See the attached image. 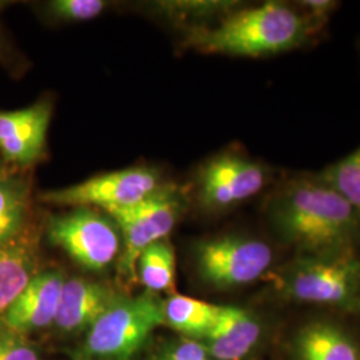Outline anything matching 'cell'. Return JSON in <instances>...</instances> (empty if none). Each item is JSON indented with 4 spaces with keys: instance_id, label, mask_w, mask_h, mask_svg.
Masks as SVG:
<instances>
[{
    "instance_id": "20",
    "label": "cell",
    "mask_w": 360,
    "mask_h": 360,
    "mask_svg": "<svg viewBox=\"0 0 360 360\" xmlns=\"http://www.w3.org/2000/svg\"><path fill=\"white\" fill-rule=\"evenodd\" d=\"M53 16L63 20H90L105 8L102 0H55L49 3Z\"/></svg>"
},
{
    "instance_id": "23",
    "label": "cell",
    "mask_w": 360,
    "mask_h": 360,
    "mask_svg": "<svg viewBox=\"0 0 360 360\" xmlns=\"http://www.w3.org/2000/svg\"><path fill=\"white\" fill-rule=\"evenodd\" d=\"M299 8L304 13L309 22L321 30L328 22L331 13H334L338 3L331 0H306L299 1Z\"/></svg>"
},
{
    "instance_id": "6",
    "label": "cell",
    "mask_w": 360,
    "mask_h": 360,
    "mask_svg": "<svg viewBox=\"0 0 360 360\" xmlns=\"http://www.w3.org/2000/svg\"><path fill=\"white\" fill-rule=\"evenodd\" d=\"M183 210L181 195L174 187H159L132 206L107 211L123 231V252L119 257V272L123 276L135 274L138 259L144 248L165 240Z\"/></svg>"
},
{
    "instance_id": "12",
    "label": "cell",
    "mask_w": 360,
    "mask_h": 360,
    "mask_svg": "<svg viewBox=\"0 0 360 360\" xmlns=\"http://www.w3.org/2000/svg\"><path fill=\"white\" fill-rule=\"evenodd\" d=\"M262 331L257 316L247 309L219 306L215 322L199 342L211 359L243 360L257 347Z\"/></svg>"
},
{
    "instance_id": "14",
    "label": "cell",
    "mask_w": 360,
    "mask_h": 360,
    "mask_svg": "<svg viewBox=\"0 0 360 360\" xmlns=\"http://www.w3.org/2000/svg\"><path fill=\"white\" fill-rule=\"evenodd\" d=\"M295 360H360V346L339 324L314 321L302 326L292 338Z\"/></svg>"
},
{
    "instance_id": "13",
    "label": "cell",
    "mask_w": 360,
    "mask_h": 360,
    "mask_svg": "<svg viewBox=\"0 0 360 360\" xmlns=\"http://www.w3.org/2000/svg\"><path fill=\"white\" fill-rule=\"evenodd\" d=\"M119 296L104 284L82 278L65 281L53 326L65 333L89 331Z\"/></svg>"
},
{
    "instance_id": "1",
    "label": "cell",
    "mask_w": 360,
    "mask_h": 360,
    "mask_svg": "<svg viewBox=\"0 0 360 360\" xmlns=\"http://www.w3.org/2000/svg\"><path fill=\"white\" fill-rule=\"evenodd\" d=\"M267 214L275 233L296 254L356 250L360 242L359 211L319 174L285 180Z\"/></svg>"
},
{
    "instance_id": "4",
    "label": "cell",
    "mask_w": 360,
    "mask_h": 360,
    "mask_svg": "<svg viewBox=\"0 0 360 360\" xmlns=\"http://www.w3.org/2000/svg\"><path fill=\"white\" fill-rule=\"evenodd\" d=\"M166 324L163 302L151 294L117 297L87 331L83 351L99 360H131Z\"/></svg>"
},
{
    "instance_id": "22",
    "label": "cell",
    "mask_w": 360,
    "mask_h": 360,
    "mask_svg": "<svg viewBox=\"0 0 360 360\" xmlns=\"http://www.w3.org/2000/svg\"><path fill=\"white\" fill-rule=\"evenodd\" d=\"M153 360H212L206 348L198 340L193 339H180L178 342H172L166 347L162 348Z\"/></svg>"
},
{
    "instance_id": "11",
    "label": "cell",
    "mask_w": 360,
    "mask_h": 360,
    "mask_svg": "<svg viewBox=\"0 0 360 360\" xmlns=\"http://www.w3.org/2000/svg\"><path fill=\"white\" fill-rule=\"evenodd\" d=\"M51 119V103L39 102L23 110L0 111V151L15 163L30 165L43 153Z\"/></svg>"
},
{
    "instance_id": "25",
    "label": "cell",
    "mask_w": 360,
    "mask_h": 360,
    "mask_svg": "<svg viewBox=\"0 0 360 360\" xmlns=\"http://www.w3.org/2000/svg\"><path fill=\"white\" fill-rule=\"evenodd\" d=\"M77 360H86V359H77Z\"/></svg>"
},
{
    "instance_id": "19",
    "label": "cell",
    "mask_w": 360,
    "mask_h": 360,
    "mask_svg": "<svg viewBox=\"0 0 360 360\" xmlns=\"http://www.w3.org/2000/svg\"><path fill=\"white\" fill-rule=\"evenodd\" d=\"M319 176L342 193L360 212V147L324 168L319 172Z\"/></svg>"
},
{
    "instance_id": "15",
    "label": "cell",
    "mask_w": 360,
    "mask_h": 360,
    "mask_svg": "<svg viewBox=\"0 0 360 360\" xmlns=\"http://www.w3.org/2000/svg\"><path fill=\"white\" fill-rule=\"evenodd\" d=\"M163 311L168 327L199 342L215 322L219 306L176 294L163 302Z\"/></svg>"
},
{
    "instance_id": "10",
    "label": "cell",
    "mask_w": 360,
    "mask_h": 360,
    "mask_svg": "<svg viewBox=\"0 0 360 360\" xmlns=\"http://www.w3.org/2000/svg\"><path fill=\"white\" fill-rule=\"evenodd\" d=\"M65 282V276L59 271L34 275L1 318V324L20 335L51 326Z\"/></svg>"
},
{
    "instance_id": "9",
    "label": "cell",
    "mask_w": 360,
    "mask_h": 360,
    "mask_svg": "<svg viewBox=\"0 0 360 360\" xmlns=\"http://www.w3.org/2000/svg\"><path fill=\"white\" fill-rule=\"evenodd\" d=\"M270 178L269 168L245 155H219L200 171L199 198L207 210H227L264 190Z\"/></svg>"
},
{
    "instance_id": "17",
    "label": "cell",
    "mask_w": 360,
    "mask_h": 360,
    "mask_svg": "<svg viewBox=\"0 0 360 360\" xmlns=\"http://www.w3.org/2000/svg\"><path fill=\"white\" fill-rule=\"evenodd\" d=\"M136 267L141 282L148 291L159 292L172 288L175 279V255L167 242L160 240L144 248Z\"/></svg>"
},
{
    "instance_id": "7",
    "label": "cell",
    "mask_w": 360,
    "mask_h": 360,
    "mask_svg": "<svg viewBox=\"0 0 360 360\" xmlns=\"http://www.w3.org/2000/svg\"><path fill=\"white\" fill-rule=\"evenodd\" d=\"M49 238L51 243L62 247L89 270L107 269L119 254L115 226L89 207H79L72 212L52 219Z\"/></svg>"
},
{
    "instance_id": "18",
    "label": "cell",
    "mask_w": 360,
    "mask_h": 360,
    "mask_svg": "<svg viewBox=\"0 0 360 360\" xmlns=\"http://www.w3.org/2000/svg\"><path fill=\"white\" fill-rule=\"evenodd\" d=\"M27 186L23 181L0 179V248L13 243L26 219Z\"/></svg>"
},
{
    "instance_id": "24",
    "label": "cell",
    "mask_w": 360,
    "mask_h": 360,
    "mask_svg": "<svg viewBox=\"0 0 360 360\" xmlns=\"http://www.w3.org/2000/svg\"><path fill=\"white\" fill-rule=\"evenodd\" d=\"M4 50V46H3V39L0 37V55H1V52Z\"/></svg>"
},
{
    "instance_id": "2",
    "label": "cell",
    "mask_w": 360,
    "mask_h": 360,
    "mask_svg": "<svg viewBox=\"0 0 360 360\" xmlns=\"http://www.w3.org/2000/svg\"><path fill=\"white\" fill-rule=\"evenodd\" d=\"M318 32L299 6L267 1L230 13L219 26L195 27L187 43L207 53L260 58L299 49Z\"/></svg>"
},
{
    "instance_id": "21",
    "label": "cell",
    "mask_w": 360,
    "mask_h": 360,
    "mask_svg": "<svg viewBox=\"0 0 360 360\" xmlns=\"http://www.w3.org/2000/svg\"><path fill=\"white\" fill-rule=\"evenodd\" d=\"M0 360H39L38 352L23 335L0 328Z\"/></svg>"
},
{
    "instance_id": "16",
    "label": "cell",
    "mask_w": 360,
    "mask_h": 360,
    "mask_svg": "<svg viewBox=\"0 0 360 360\" xmlns=\"http://www.w3.org/2000/svg\"><path fill=\"white\" fill-rule=\"evenodd\" d=\"M34 272V257L26 245L15 242L0 248V322L25 290Z\"/></svg>"
},
{
    "instance_id": "3",
    "label": "cell",
    "mask_w": 360,
    "mask_h": 360,
    "mask_svg": "<svg viewBox=\"0 0 360 360\" xmlns=\"http://www.w3.org/2000/svg\"><path fill=\"white\" fill-rule=\"evenodd\" d=\"M285 300L360 312V257L356 250L296 254L272 276Z\"/></svg>"
},
{
    "instance_id": "8",
    "label": "cell",
    "mask_w": 360,
    "mask_h": 360,
    "mask_svg": "<svg viewBox=\"0 0 360 360\" xmlns=\"http://www.w3.org/2000/svg\"><path fill=\"white\" fill-rule=\"evenodd\" d=\"M159 188L151 168L132 167L103 174L63 190L43 193L41 200L60 206H96L105 211L132 206Z\"/></svg>"
},
{
    "instance_id": "5",
    "label": "cell",
    "mask_w": 360,
    "mask_h": 360,
    "mask_svg": "<svg viewBox=\"0 0 360 360\" xmlns=\"http://www.w3.org/2000/svg\"><path fill=\"white\" fill-rule=\"evenodd\" d=\"M274 259L269 243L245 235H221L203 240L195 248L199 276L218 290L257 282L271 270Z\"/></svg>"
}]
</instances>
